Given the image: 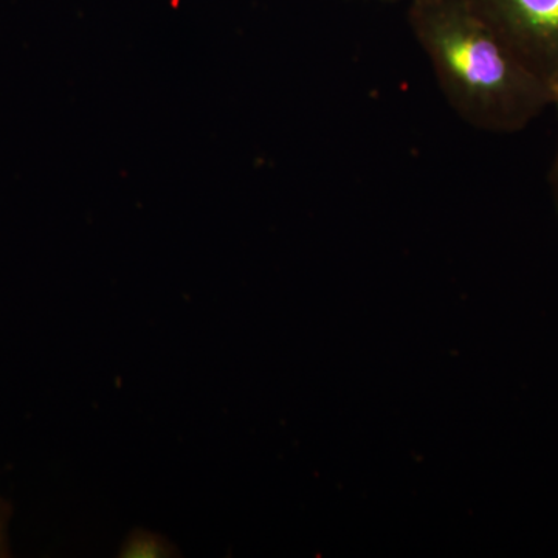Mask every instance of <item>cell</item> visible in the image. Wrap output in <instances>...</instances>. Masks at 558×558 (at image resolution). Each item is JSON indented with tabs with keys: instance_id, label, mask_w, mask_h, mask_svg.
<instances>
[{
	"instance_id": "5",
	"label": "cell",
	"mask_w": 558,
	"mask_h": 558,
	"mask_svg": "<svg viewBox=\"0 0 558 558\" xmlns=\"http://www.w3.org/2000/svg\"><path fill=\"white\" fill-rule=\"evenodd\" d=\"M554 105H556L558 109V89L556 90V100H554ZM549 182L550 186H553L554 196H556L558 202V149L556 160H554L553 170H550Z\"/></svg>"
},
{
	"instance_id": "3",
	"label": "cell",
	"mask_w": 558,
	"mask_h": 558,
	"mask_svg": "<svg viewBox=\"0 0 558 558\" xmlns=\"http://www.w3.org/2000/svg\"><path fill=\"white\" fill-rule=\"evenodd\" d=\"M120 557L124 558H165L180 557L174 543L163 535L146 529H134L121 545Z\"/></svg>"
},
{
	"instance_id": "2",
	"label": "cell",
	"mask_w": 558,
	"mask_h": 558,
	"mask_svg": "<svg viewBox=\"0 0 558 558\" xmlns=\"http://www.w3.org/2000/svg\"><path fill=\"white\" fill-rule=\"evenodd\" d=\"M484 24L539 80L558 89V0H468Z\"/></svg>"
},
{
	"instance_id": "4",
	"label": "cell",
	"mask_w": 558,
	"mask_h": 558,
	"mask_svg": "<svg viewBox=\"0 0 558 558\" xmlns=\"http://www.w3.org/2000/svg\"><path fill=\"white\" fill-rule=\"evenodd\" d=\"M11 519V506L0 498V557L10 556L9 524Z\"/></svg>"
},
{
	"instance_id": "1",
	"label": "cell",
	"mask_w": 558,
	"mask_h": 558,
	"mask_svg": "<svg viewBox=\"0 0 558 558\" xmlns=\"http://www.w3.org/2000/svg\"><path fill=\"white\" fill-rule=\"evenodd\" d=\"M409 21L447 101L470 126L513 134L554 105L553 87L498 39L468 0H411Z\"/></svg>"
}]
</instances>
